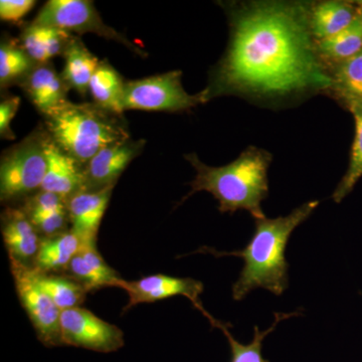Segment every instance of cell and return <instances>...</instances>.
Instances as JSON below:
<instances>
[{"mask_svg": "<svg viewBox=\"0 0 362 362\" xmlns=\"http://www.w3.org/2000/svg\"><path fill=\"white\" fill-rule=\"evenodd\" d=\"M317 52L326 68L343 63L362 51V23L356 21L333 37L316 42Z\"/></svg>", "mask_w": 362, "mask_h": 362, "instance_id": "44dd1931", "label": "cell"}, {"mask_svg": "<svg viewBox=\"0 0 362 362\" xmlns=\"http://www.w3.org/2000/svg\"><path fill=\"white\" fill-rule=\"evenodd\" d=\"M109 187L98 192H80L66 204L69 221L71 232L84 243H96L98 232L109 202L113 188Z\"/></svg>", "mask_w": 362, "mask_h": 362, "instance_id": "7c38bea8", "label": "cell"}, {"mask_svg": "<svg viewBox=\"0 0 362 362\" xmlns=\"http://www.w3.org/2000/svg\"><path fill=\"white\" fill-rule=\"evenodd\" d=\"M45 116L52 141L80 164H87L106 147L129 139L120 115L96 103L75 104L66 100Z\"/></svg>", "mask_w": 362, "mask_h": 362, "instance_id": "277c9868", "label": "cell"}, {"mask_svg": "<svg viewBox=\"0 0 362 362\" xmlns=\"http://www.w3.org/2000/svg\"><path fill=\"white\" fill-rule=\"evenodd\" d=\"M318 206V201L308 202L287 216L256 220L251 240L240 251L218 252L211 247H202L199 252H209L216 257L235 256L244 259V268L237 282L233 285V298L235 301H240L258 288L281 296L289 286V264L286 259L285 251L290 235Z\"/></svg>", "mask_w": 362, "mask_h": 362, "instance_id": "7a4b0ae2", "label": "cell"}, {"mask_svg": "<svg viewBox=\"0 0 362 362\" xmlns=\"http://www.w3.org/2000/svg\"><path fill=\"white\" fill-rule=\"evenodd\" d=\"M185 158L194 166L197 175L190 182L192 192H209L218 202L221 214H235L245 209L255 220L265 218L262 202L269 194L268 168L272 156L257 147H247L235 161L221 168H211L199 160L197 154H188Z\"/></svg>", "mask_w": 362, "mask_h": 362, "instance_id": "3957f363", "label": "cell"}, {"mask_svg": "<svg viewBox=\"0 0 362 362\" xmlns=\"http://www.w3.org/2000/svg\"><path fill=\"white\" fill-rule=\"evenodd\" d=\"M116 288L124 290L129 298L124 312L129 310L136 305L154 303L171 297L183 296L190 300L195 308L209 319L213 327L221 328L223 324L209 315L202 306L199 297L204 292V284L195 279L171 277L163 274H156L135 281L121 279Z\"/></svg>", "mask_w": 362, "mask_h": 362, "instance_id": "30bf717a", "label": "cell"}, {"mask_svg": "<svg viewBox=\"0 0 362 362\" xmlns=\"http://www.w3.org/2000/svg\"><path fill=\"white\" fill-rule=\"evenodd\" d=\"M63 80L78 94L89 92L90 82L100 65L99 59L78 39H71L65 51Z\"/></svg>", "mask_w": 362, "mask_h": 362, "instance_id": "ffe728a7", "label": "cell"}, {"mask_svg": "<svg viewBox=\"0 0 362 362\" xmlns=\"http://www.w3.org/2000/svg\"><path fill=\"white\" fill-rule=\"evenodd\" d=\"M71 39V33L64 30L32 23L23 33L21 44L33 61L45 63L65 52Z\"/></svg>", "mask_w": 362, "mask_h": 362, "instance_id": "d6986e66", "label": "cell"}, {"mask_svg": "<svg viewBox=\"0 0 362 362\" xmlns=\"http://www.w3.org/2000/svg\"><path fill=\"white\" fill-rule=\"evenodd\" d=\"M66 204H68V201L61 195L42 190L28 202V211H25V214L66 209Z\"/></svg>", "mask_w": 362, "mask_h": 362, "instance_id": "f1b7e54d", "label": "cell"}, {"mask_svg": "<svg viewBox=\"0 0 362 362\" xmlns=\"http://www.w3.org/2000/svg\"><path fill=\"white\" fill-rule=\"evenodd\" d=\"M33 23L69 33H95L105 39L116 40L140 56L145 54L127 37L105 25L94 4L88 0H49L42 7Z\"/></svg>", "mask_w": 362, "mask_h": 362, "instance_id": "ba28073f", "label": "cell"}, {"mask_svg": "<svg viewBox=\"0 0 362 362\" xmlns=\"http://www.w3.org/2000/svg\"><path fill=\"white\" fill-rule=\"evenodd\" d=\"M47 171L40 189L61 195L66 201L84 192V170L78 162L59 148L51 139L47 144Z\"/></svg>", "mask_w": 362, "mask_h": 362, "instance_id": "4fadbf2b", "label": "cell"}, {"mask_svg": "<svg viewBox=\"0 0 362 362\" xmlns=\"http://www.w3.org/2000/svg\"><path fill=\"white\" fill-rule=\"evenodd\" d=\"M65 273L82 285L88 293L102 288L117 287L122 279L106 263L98 251L96 243L82 242L80 251L71 259Z\"/></svg>", "mask_w": 362, "mask_h": 362, "instance_id": "5bb4252c", "label": "cell"}, {"mask_svg": "<svg viewBox=\"0 0 362 362\" xmlns=\"http://www.w3.org/2000/svg\"><path fill=\"white\" fill-rule=\"evenodd\" d=\"M37 279L40 287L61 311L81 307L88 294L82 285L68 276L42 273L37 270Z\"/></svg>", "mask_w": 362, "mask_h": 362, "instance_id": "cb8c5ba5", "label": "cell"}, {"mask_svg": "<svg viewBox=\"0 0 362 362\" xmlns=\"http://www.w3.org/2000/svg\"><path fill=\"white\" fill-rule=\"evenodd\" d=\"M33 0H1L0 18L4 21H18L32 11Z\"/></svg>", "mask_w": 362, "mask_h": 362, "instance_id": "f546056e", "label": "cell"}, {"mask_svg": "<svg viewBox=\"0 0 362 362\" xmlns=\"http://www.w3.org/2000/svg\"><path fill=\"white\" fill-rule=\"evenodd\" d=\"M180 71L125 83L123 109L125 110L178 112L206 103L204 93L190 95L181 83Z\"/></svg>", "mask_w": 362, "mask_h": 362, "instance_id": "8992f818", "label": "cell"}, {"mask_svg": "<svg viewBox=\"0 0 362 362\" xmlns=\"http://www.w3.org/2000/svg\"><path fill=\"white\" fill-rule=\"evenodd\" d=\"M81 247L82 240L71 230L45 237L40 242L33 267L42 273L65 272Z\"/></svg>", "mask_w": 362, "mask_h": 362, "instance_id": "ac0fdd59", "label": "cell"}, {"mask_svg": "<svg viewBox=\"0 0 362 362\" xmlns=\"http://www.w3.org/2000/svg\"><path fill=\"white\" fill-rule=\"evenodd\" d=\"M21 99L18 97H11L4 100L0 104V134L2 138L14 139L11 123L20 108Z\"/></svg>", "mask_w": 362, "mask_h": 362, "instance_id": "4dcf8cb0", "label": "cell"}, {"mask_svg": "<svg viewBox=\"0 0 362 362\" xmlns=\"http://www.w3.org/2000/svg\"><path fill=\"white\" fill-rule=\"evenodd\" d=\"M33 68V59L25 49L4 42L0 47V82L4 86Z\"/></svg>", "mask_w": 362, "mask_h": 362, "instance_id": "4316f807", "label": "cell"}, {"mask_svg": "<svg viewBox=\"0 0 362 362\" xmlns=\"http://www.w3.org/2000/svg\"><path fill=\"white\" fill-rule=\"evenodd\" d=\"M143 140H124L97 153L84 169L85 192H98L115 187L117 180L130 162L142 151Z\"/></svg>", "mask_w": 362, "mask_h": 362, "instance_id": "8fae6325", "label": "cell"}, {"mask_svg": "<svg viewBox=\"0 0 362 362\" xmlns=\"http://www.w3.org/2000/svg\"><path fill=\"white\" fill-rule=\"evenodd\" d=\"M327 70L332 82L327 93L344 106L362 102V51L343 63L328 66Z\"/></svg>", "mask_w": 362, "mask_h": 362, "instance_id": "7402d4cb", "label": "cell"}, {"mask_svg": "<svg viewBox=\"0 0 362 362\" xmlns=\"http://www.w3.org/2000/svg\"><path fill=\"white\" fill-rule=\"evenodd\" d=\"M11 268L16 293L40 341L45 346H59L62 311L40 287L37 270L13 259Z\"/></svg>", "mask_w": 362, "mask_h": 362, "instance_id": "52a82bcc", "label": "cell"}, {"mask_svg": "<svg viewBox=\"0 0 362 362\" xmlns=\"http://www.w3.org/2000/svg\"><path fill=\"white\" fill-rule=\"evenodd\" d=\"M62 345L110 354L125 344L123 331L82 308L66 309L61 313Z\"/></svg>", "mask_w": 362, "mask_h": 362, "instance_id": "9c48e42d", "label": "cell"}, {"mask_svg": "<svg viewBox=\"0 0 362 362\" xmlns=\"http://www.w3.org/2000/svg\"><path fill=\"white\" fill-rule=\"evenodd\" d=\"M345 107L349 109L354 117L356 136L350 154L349 169L332 194L333 201L337 204L352 192L362 177V102H354Z\"/></svg>", "mask_w": 362, "mask_h": 362, "instance_id": "d4e9b609", "label": "cell"}, {"mask_svg": "<svg viewBox=\"0 0 362 362\" xmlns=\"http://www.w3.org/2000/svg\"><path fill=\"white\" fill-rule=\"evenodd\" d=\"M26 214L37 232L45 235V238L66 232V223L69 221L66 209L37 211V213Z\"/></svg>", "mask_w": 362, "mask_h": 362, "instance_id": "83f0119b", "label": "cell"}, {"mask_svg": "<svg viewBox=\"0 0 362 362\" xmlns=\"http://www.w3.org/2000/svg\"><path fill=\"white\" fill-rule=\"evenodd\" d=\"M358 16L352 4L345 1L318 2L311 4L309 23L314 39H328L349 28Z\"/></svg>", "mask_w": 362, "mask_h": 362, "instance_id": "2e32d148", "label": "cell"}, {"mask_svg": "<svg viewBox=\"0 0 362 362\" xmlns=\"http://www.w3.org/2000/svg\"><path fill=\"white\" fill-rule=\"evenodd\" d=\"M49 139L30 136L7 151L0 164V197L13 201L42 187Z\"/></svg>", "mask_w": 362, "mask_h": 362, "instance_id": "5b68a950", "label": "cell"}, {"mask_svg": "<svg viewBox=\"0 0 362 362\" xmlns=\"http://www.w3.org/2000/svg\"><path fill=\"white\" fill-rule=\"evenodd\" d=\"M310 7L256 1L228 11L230 42L202 90L206 102L223 95L276 101L328 92L332 82L317 52Z\"/></svg>", "mask_w": 362, "mask_h": 362, "instance_id": "6da1fadb", "label": "cell"}, {"mask_svg": "<svg viewBox=\"0 0 362 362\" xmlns=\"http://www.w3.org/2000/svg\"><path fill=\"white\" fill-rule=\"evenodd\" d=\"M2 235L9 259L33 266L30 263L35 262L42 239L25 211L8 209L4 214Z\"/></svg>", "mask_w": 362, "mask_h": 362, "instance_id": "9a60e30c", "label": "cell"}, {"mask_svg": "<svg viewBox=\"0 0 362 362\" xmlns=\"http://www.w3.org/2000/svg\"><path fill=\"white\" fill-rule=\"evenodd\" d=\"M125 83L111 66L100 63L90 82L89 92L95 103L105 110L122 115Z\"/></svg>", "mask_w": 362, "mask_h": 362, "instance_id": "603a6c76", "label": "cell"}, {"mask_svg": "<svg viewBox=\"0 0 362 362\" xmlns=\"http://www.w3.org/2000/svg\"><path fill=\"white\" fill-rule=\"evenodd\" d=\"M274 315H275V321L268 329L259 331L258 326H255L254 338L249 344H243V343L235 340L232 333L228 331V326H230L228 324H226V325L223 324L221 326L220 329L228 338L230 352H232L230 362H270L262 356V345H263L264 339H265L267 335L270 334L276 329L279 322L284 320V319L290 318V317L302 315V313L301 312H291V313H279V312H276Z\"/></svg>", "mask_w": 362, "mask_h": 362, "instance_id": "484cf974", "label": "cell"}, {"mask_svg": "<svg viewBox=\"0 0 362 362\" xmlns=\"http://www.w3.org/2000/svg\"><path fill=\"white\" fill-rule=\"evenodd\" d=\"M66 85L56 71L47 66L30 71L25 82L28 96L45 115L66 101Z\"/></svg>", "mask_w": 362, "mask_h": 362, "instance_id": "e0dca14e", "label": "cell"}, {"mask_svg": "<svg viewBox=\"0 0 362 362\" xmlns=\"http://www.w3.org/2000/svg\"><path fill=\"white\" fill-rule=\"evenodd\" d=\"M359 6H361V11H358V16H359V18H361V23H362V1L359 2Z\"/></svg>", "mask_w": 362, "mask_h": 362, "instance_id": "1f68e13d", "label": "cell"}]
</instances>
